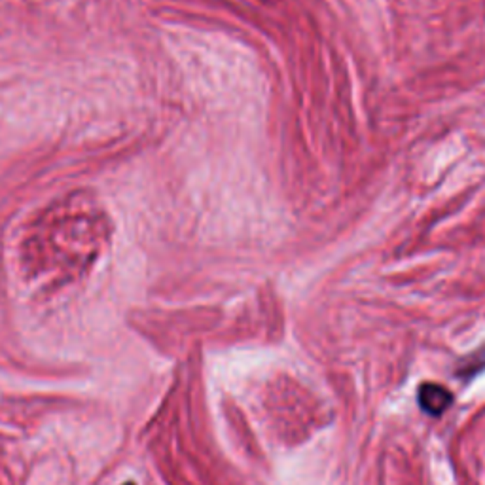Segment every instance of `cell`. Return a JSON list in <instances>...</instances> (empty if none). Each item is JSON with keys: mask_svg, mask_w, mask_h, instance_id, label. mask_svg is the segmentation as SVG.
Segmentation results:
<instances>
[{"mask_svg": "<svg viewBox=\"0 0 485 485\" xmlns=\"http://www.w3.org/2000/svg\"><path fill=\"white\" fill-rule=\"evenodd\" d=\"M485 368V349H479L478 353H474L468 358H465V362H460L459 376L472 377L476 376L478 371H481Z\"/></svg>", "mask_w": 485, "mask_h": 485, "instance_id": "2", "label": "cell"}, {"mask_svg": "<svg viewBox=\"0 0 485 485\" xmlns=\"http://www.w3.org/2000/svg\"><path fill=\"white\" fill-rule=\"evenodd\" d=\"M125 485H133V484H125Z\"/></svg>", "mask_w": 485, "mask_h": 485, "instance_id": "3", "label": "cell"}, {"mask_svg": "<svg viewBox=\"0 0 485 485\" xmlns=\"http://www.w3.org/2000/svg\"><path fill=\"white\" fill-rule=\"evenodd\" d=\"M417 400H419V406L425 414L438 417L453 404V396L442 385L425 383L417 392Z\"/></svg>", "mask_w": 485, "mask_h": 485, "instance_id": "1", "label": "cell"}]
</instances>
